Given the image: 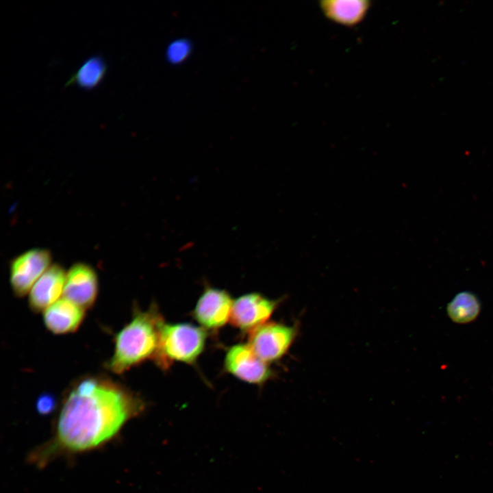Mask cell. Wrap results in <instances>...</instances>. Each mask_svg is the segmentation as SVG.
I'll return each instance as SVG.
<instances>
[{
  "label": "cell",
  "instance_id": "cell-1",
  "mask_svg": "<svg viewBox=\"0 0 493 493\" xmlns=\"http://www.w3.org/2000/svg\"><path fill=\"white\" fill-rule=\"evenodd\" d=\"M144 407L136 394L111 379L84 377L71 386L63 401L56 440L71 451L93 448L112 438Z\"/></svg>",
  "mask_w": 493,
  "mask_h": 493
},
{
  "label": "cell",
  "instance_id": "cell-2",
  "mask_svg": "<svg viewBox=\"0 0 493 493\" xmlns=\"http://www.w3.org/2000/svg\"><path fill=\"white\" fill-rule=\"evenodd\" d=\"M164 323L155 304L145 311L136 308L131 320L115 337L114 354L107 368L114 373L122 374L148 359H153Z\"/></svg>",
  "mask_w": 493,
  "mask_h": 493
},
{
  "label": "cell",
  "instance_id": "cell-3",
  "mask_svg": "<svg viewBox=\"0 0 493 493\" xmlns=\"http://www.w3.org/2000/svg\"><path fill=\"white\" fill-rule=\"evenodd\" d=\"M206 340L205 329L201 327L190 323H164L153 360L164 369L173 362L192 364L203 353Z\"/></svg>",
  "mask_w": 493,
  "mask_h": 493
},
{
  "label": "cell",
  "instance_id": "cell-4",
  "mask_svg": "<svg viewBox=\"0 0 493 493\" xmlns=\"http://www.w3.org/2000/svg\"><path fill=\"white\" fill-rule=\"evenodd\" d=\"M297 331L296 325L266 323L250 332L248 344L260 359L269 364L288 352Z\"/></svg>",
  "mask_w": 493,
  "mask_h": 493
},
{
  "label": "cell",
  "instance_id": "cell-5",
  "mask_svg": "<svg viewBox=\"0 0 493 493\" xmlns=\"http://www.w3.org/2000/svg\"><path fill=\"white\" fill-rule=\"evenodd\" d=\"M51 252L42 248L29 249L12 260L10 281L16 296L23 297L51 265Z\"/></svg>",
  "mask_w": 493,
  "mask_h": 493
},
{
  "label": "cell",
  "instance_id": "cell-6",
  "mask_svg": "<svg viewBox=\"0 0 493 493\" xmlns=\"http://www.w3.org/2000/svg\"><path fill=\"white\" fill-rule=\"evenodd\" d=\"M224 368L236 378L260 385L273 376L268 364L260 359L248 344H238L227 351Z\"/></svg>",
  "mask_w": 493,
  "mask_h": 493
},
{
  "label": "cell",
  "instance_id": "cell-7",
  "mask_svg": "<svg viewBox=\"0 0 493 493\" xmlns=\"http://www.w3.org/2000/svg\"><path fill=\"white\" fill-rule=\"evenodd\" d=\"M279 303L257 292L242 295L233 301L230 322L242 331L251 332L268 323Z\"/></svg>",
  "mask_w": 493,
  "mask_h": 493
},
{
  "label": "cell",
  "instance_id": "cell-8",
  "mask_svg": "<svg viewBox=\"0 0 493 493\" xmlns=\"http://www.w3.org/2000/svg\"><path fill=\"white\" fill-rule=\"evenodd\" d=\"M233 303L226 290L207 286L199 298L192 316L204 329H218L230 321Z\"/></svg>",
  "mask_w": 493,
  "mask_h": 493
},
{
  "label": "cell",
  "instance_id": "cell-9",
  "mask_svg": "<svg viewBox=\"0 0 493 493\" xmlns=\"http://www.w3.org/2000/svg\"><path fill=\"white\" fill-rule=\"evenodd\" d=\"M98 291V276L91 266L78 262L67 271L64 298L86 309L94 304Z\"/></svg>",
  "mask_w": 493,
  "mask_h": 493
},
{
  "label": "cell",
  "instance_id": "cell-10",
  "mask_svg": "<svg viewBox=\"0 0 493 493\" xmlns=\"http://www.w3.org/2000/svg\"><path fill=\"white\" fill-rule=\"evenodd\" d=\"M66 275L63 267L53 264L40 276L29 292V306L33 312H44L60 299Z\"/></svg>",
  "mask_w": 493,
  "mask_h": 493
},
{
  "label": "cell",
  "instance_id": "cell-11",
  "mask_svg": "<svg viewBox=\"0 0 493 493\" xmlns=\"http://www.w3.org/2000/svg\"><path fill=\"white\" fill-rule=\"evenodd\" d=\"M43 312L45 325L54 334H66L75 331L81 324L85 315L84 309L64 297Z\"/></svg>",
  "mask_w": 493,
  "mask_h": 493
},
{
  "label": "cell",
  "instance_id": "cell-12",
  "mask_svg": "<svg viewBox=\"0 0 493 493\" xmlns=\"http://www.w3.org/2000/svg\"><path fill=\"white\" fill-rule=\"evenodd\" d=\"M319 7L323 15L338 25L352 27L366 17L371 2L368 0H323Z\"/></svg>",
  "mask_w": 493,
  "mask_h": 493
},
{
  "label": "cell",
  "instance_id": "cell-13",
  "mask_svg": "<svg viewBox=\"0 0 493 493\" xmlns=\"http://www.w3.org/2000/svg\"><path fill=\"white\" fill-rule=\"evenodd\" d=\"M481 311L478 297L469 291L457 293L447 304L446 313L455 323L467 324L474 321Z\"/></svg>",
  "mask_w": 493,
  "mask_h": 493
},
{
  "label": "cell",
  "instance_id": "cell-14",
  "mask_svg": "<svg viewBox=\"0 0 493 493\" xmlns=\"http://www.w3.org/2000/svg\"><path fill=\"white\" fill-rule=\"evenodd\" d=\"M107 65L100 56H92L86 60L66 82V86L77 84L85 89L97 87L103 79Z\"/></svg>",
  "mask_w": 493,
  "mask_h": 493
},
{
  "label": "cell",
  "instance_id": "cell-15",
  "mask_svg": "<svg viewBox=\"0 0 493 493\" xmlns=\"http://www.w3.org/2000/svg\"><path fill=\"white\" fill-rule=\"evenodd\" d=\"M191 45L186 39H178L171 42L166 50L167 60L173 64L184 60L190 54Z\"/></svg>",
  "mask_w": 493,
  "mask_h": 493
},
{
  "label": "cell",
  "instance_id": "cell-16",
  "mask_svg": "<svg viewBox=\"0 0 493 493\" xmlns=\"http://www.w3.org/2000/svg\"><path fill=\"white\" fill-rule=\"evenodd\" d=\"M37 411L42 414H48L55 408V400L53 395L44 394L40 396L36 401Z\"/></svg>",
  "mask_w": 493,
  "mask_h": 493
}]
</instances>
